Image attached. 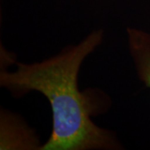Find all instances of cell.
Instances as JSON below:
<instances>
[{
    "label": "cell",
    "instance_id": "obj_2",
    "mask_svg": "<svg viewBox=\"0 0 150 150\" xmlns=\"http://www.w3.org/2000/svg\"><path fill=\"white\" fill-rule=\"evenodd\" d=\"M36 131L24 118L8 109L0 110V150H41Z\"/></svg>",
    "mask_w": 150,
    "mask_h": 150
},
{
    "label": "cell",
    "instance_id": "obj_4",
    "mask_svg": "<svg viewBox=\"0 0 150 150\" xmlns=\"http://www.w3.org/2000/svg\"><path fill=\"white\" fill-rule=\"evenodd\" d=\"M1 69H8V67L13 64H15L17 62L16 57L13 54H10L9 51H8L2 44H1Z\"/></svg>",
    "mask_w": 150,
    "mask_h": 150
},
{
    "label": "cell",
    "instance_id": "obj_3",
    "mask_svg": "<svg viewBox=\"0 0 150 150\" xmlns=\"http://www.w3.org/2000/svg\"><path fill=\"white\" fill-rule=\"evenodd\" d=\"M126 34L136 74L140 82L150 89V33L138 28L128 27Z\"/></svg>",
    "mask_w": 150,
    "mask_h": 150
},
{
    "label": "cell",
    "instance_id": "obj_1",
    "mask_svg": "<svg viewBox=\"0 0 150 150\" xmlns=\"http://www.w3.org/2000/svg\"><path fill=\"white\" fill-rule=\"evenodd\" d=\"M104 30L89 33L77 44L31 64L17 62L16 69L0 71V87L20 98L31 92L46 98L52 112V131L41 150H120L117 134L93 122L110 100L99 89L80 91L79 75L85 59L104 40Z\"/></svg>",
    "mask_w": 150,
    "mask_h": 150
}]
</instances>
